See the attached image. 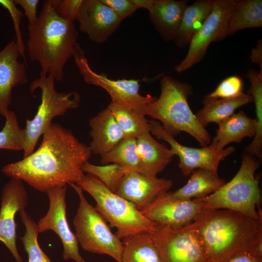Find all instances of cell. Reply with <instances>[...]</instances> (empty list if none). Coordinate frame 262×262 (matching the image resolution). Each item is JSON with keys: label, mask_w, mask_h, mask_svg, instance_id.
<instances>
[{"label": "cell", "mask_w": 262, "mask_h": 262, "mask_svg": "<svg viewBox=\"0 0 262 262\" xmlns=\"http://www.w3.org/2000/svg\"><path fill=\"white\" fill-rule=\"evenodd\" d=\"M204 211L203 202L199 198L177 199L167 191L159 195L141 211L158 225L180 227L194 222Z\"/></svg>", "instance_id": "14"}, {"label": "cell", "mask_w": 262, "mask_h": 262, "mask_svg": "<svg viewBox=\"0 0 262 262\" xmlns=\"http://www.w3.org/2000/svg\"><path fill=\"white\" fill-rule=\"evenodd\" d=\"M83 0H55V10L63 18L74 22L77 19Z\"/></svg>", "instance_id": "35"}, {"label": "cell", "mask_w": 262, "mask_h": 262, "mask_svg": "<svg viewBox=\"0 0 262 262\" xmlns=\"http://www.w3.org/2000/svg\"><path fill=\"white\" fill-rule=\"evenodd\" d=\"M214 3L215 0H199L186 7L174 39L178 47L183 48L189 44L194 34L212 12Z\"/></svg>", "instance_id": "25"}, {"label": "cell", "mask_w": 262, "mask_h": 262, "mask_svg": "<svg viewBox=\"0 0 262 262\" xmlns=\"http://www.w3.org/2000/svg\"><path fill=\"white\" fill-rule=\"evenodd\" d=\"M259 166L257 158L244 154L241 166L234 177L214 193L199 198L204 209L229 210L256 220L262 219L261 190L255 177Z\"/></svg>", "instance_id": "5"}, {"label": "cell", "mask_w": 262, "mask_h": 262, "mask_svg": "<svg viewBox=\"0 0 262 262\" xmlns=\"http://www.w3.org/2000/svg\"><path fill=\"white\" fill-rule=\"evenodd\" d=\"M227 262H262V259L252 253H245L235 257Z\"/></svg>", "instance_id": "39"}, {"label": "cell", "mask_w": 262, "mask_h": 262, "mask_svg": "<svg viewBox=\"0 0 262 262\" xmlns=\"http://www.w3.org/2000/svg\"><path fill=\"white\" fill-rule=\"evenodd\" d=\"M55 3L44 1L35 23L28 26L27 50L31 60L39 64L40 74L61 81L65 66L79 44V33L74 22L57 14Z\"/></svg>", "instance_id": "3"}, {"label": "cell", "mask_w": 262, "mask_h": 262, "mask_svg": "<svg viewBox=\"0 0 262 262\" xmlns=\"http://www.w3.org/2000/svg\"><path fill=\"white\" fill-rule=\"evenodd\" d=\"M109 6L122 21L130 16L138 8L131 0H101Z\"/></svg>", "instance_id": "36"}, {"label": "cell", "mask_w": 262, "mask_h": 262, "mask_svg": "<svg viewBox=\"0 0 262 262\" xmlns=\"http://www.w3.org/2000/svg\"><path fill=\"white\" fill-rule=\"evenodd\" d=\"M77 20L79 30L97 44L106 41L122 21L101 0H83Z\"/></svg>", "instance_id": "16"}, {"label": "cell", "mask_w": 262, "mask_h": 262, "mask_svg": "<svg viewBox=\"0 0 262 262\" xmlns=\"http://www.w3.org/2000/svg\"><path fill=\"white\" fill-rule=\"evenodd\" d=\"M172 184L171 180L131 170L124 175L115 194L141 211Z\"/></svg>", "instance_id": "17"}, {"label": "cell", "mask_w": 262, "mask_h": 262, "mask_svg": "<svg viewBox=\"0 0 262 262\" xmlns=\"http://www.w3.org/2000/svg\"><path fill=\"white\" fill-rule=\"evenodd\" d=\"M139 158V172L150 176H157L171 162L173 151L159 143L150 132H145L136 139Z\"/></svg>", "instance_id": "20"}, {"label": "cell", "mask_w": 262, "mask_h": 262, "mask_svg": "<svg viewBox=\"0 0 262 262\" xmlns=\"http://www.w3.org/2000/svg\"><path fill=\"white\" fill-rule=\"evenodd\" d=\"M121 262H162L150 232L123 239Z\"/></svg>", "instance_id": "27"}, {"label": "cell", "mask_w": 262, "mask_h": 262, "mask_svg": "<svg viewBox=\"0 0 262 262\" xmlns=\"http://www.w3.org/2000/svg\"><path fill=\"white\" fill-rule=\"evenodd\" d=\"M4 117L5 124L0 131V148L23 150L24 130L20 128L17 117L14 112L9 110Z\"/></svg>", "instance_id": "32"}, {"label": "cell", "mask_w": 262, "mask_h": 262, "mask_svg": "<svg viewBox=\"0 0 262 262\" xmlns=\"http://www.w3.org/2000/svg\"><path fill=\"white\" fill-rule=\"evenodd\" d=\"M209 262L245 253L262 259V218L227 209L206 210L194 222Z\"/></svg>", "instance_id": "2"}, {"label": "cell", "mask_w": 262, "mask_h": 262, "mask_svg": "<svg viewBox=\"0 0 262 262\" xmlns=\"http://www.w3.org/2000/svg\"><path fill=\"white\" fill-rule=\"evenodd\" d=\"M92 154H106L124 138L113 114L106 108L89 120Z\"/></svg>", "instance_id": "19"}, {"label": "cell", "mask_w": 262, "mask_h": 262, "mask_svg": "<svg viewBox=\"0 0 262 262\" xmlns=\"http://www.w3.org/2000/svg\"><path fill=\"white\" fill-rule=\"evenodd\" d=\"M19 213L25 227L24 234L20 239L28 254V262H52L39 245L37 224L25 210Z\"/></svg>", "instance_id": "30"}, {"label": "cell", "mask_w": 262, "mask_h": 262, "mask_svg": "<svg viewBox=\"0 0 262 262\" xmlns=\"http://www.w3.org/2000/svg\"><path fill=\"white\" fill-rule=\"evenodd\" d=\"M92 153L69 130L52 123L43 134L35 151L21 160L9 163L1 172L11 179L24 181L36 190L75 183L84 175L82 165Z\"/></svg>", "instance_id": "1"}, {"label": "cell", "mask_w": 262, "mask_h": 262, "mask_svg": "<svg viewBox=\"0 0 262 262\" xmlns=\"http://www.w3.org/2000/svg\"><path fill=\"white\" fill-rule=\"evenodd\" d=\"M262 26V0H234L227 23L226 36L243 29Z\"/></svg>", "instance_id": "26"}, {"label": "cell", "mask_w": 262, "mask_h": 262, "mask_svg": "<svg viewBox=\"0 0 262 262\" xmlns=\"http://www.w3.org/2000/svg\"><path fill=\"white\" fill-rule=\"evenodd\" d=\"M107 109L113 114L124 138L136 139L150 132L151 126L145 115L127 106L111 102Z\"/></svg>", "instance_id": "28"}, {"label": "cell", "mask_w": 262, "mask_h": 262, "mask_svg": "<svg viewBox=\"0 0 262 262\" xmlns=\"http://www.w3.org/2000/svg\"><path fill=\"white\" fill-rule=\"evenodd\" d=\"M69 184L80 199L73 221L78 244L86 251L106 254L121 262L123 242L112 232L104 218L89 203L82 189L75 183Z\"/></svg>", "instance_id": "8"}, {"label": "cell", "mask_w": 262, "mask_h": 262, "mask_svg": "<svg viewBox=\"0 0 262 262\" xmlns=\"http://www.w3.org/2000/svg\"><path fill=\"white\" fill-rule=\"evenodd\" d=\"M101 165L116 164L139 172L140 161L136 140L125 138L109 152L101 156Z\"/></svg>", "instance_id": "29"}, {"label": "cell", "mask_w": 262, "mask_h": 262, "mask_svg": "<svg viewBox=\"0 0 262 262\" xmlns=\"http://www.w3.org/2000/svg\"><path fill=\"white\" fill-rule=\"evenodd\" d=\"M150 233L162 262H209L194 222L180 227L157 224Z\"/></svg>", "instance_id": "9"}, {"label": "cell", "mask_w": 262, "mask_h": 262, "mask_svg": "<svg viewBox=\"0 0 262 262\" xmlns=\"http://www.w3.org/2000/svg\"><path fill=\"white\" fill-rule=\"evenodd\" d=\"M233 3L234 0H215L212 12L191 39L185 57L175 68L178 73L184 72L200 62L212 42L226 37L227 23Z\"/></svg>", "instance_id": "12"}, {"label": "cell", "mask_w": 262, "mask_h": 262, "mask_svg": "<svg viewBox=\"0 0 262 262\" xmlns=\"http://www.w3.org/2000/svg\"><path fill=\"white\" fill-rule=\"evenodd\" d=\"M73 57L84 82L104 89L110 96L111 102L128 106L145 115L147 105L156 99L151 96H143L140 94L138 80H112L104 74H98L93 70L80 44Z\"/></svg>", "instance_id": "10"}, {"label": "cell", "mask_w": 262, "mask_h": 262, "mask_svg": "<svg viewBox=\"0 0 262 262\" xmlns=\"http://www.w3.org/2000/svg\"><path fill=\"white\" fill-rule=\"evenodd\" d=\"M187 3L186 0H154L148 11L149 18L164 40H174Z\"/></svg>", "instance_id": "21"}, {"label": "cell", "mask_w": 262, "mask_h": 262, "mask_svg": "<svg viewBox=\"0 0 262 262\" xmlns=\"http://www.w3.org/2000/svg\"><path fill=\"white\" fill-rule=\"evenodd\" d=\"M243 82L237 76L229 77L217 86L216 88L206 96L213 98H228L236 97L242 93Z\"/></svg>", "instance_id": "33"}, {"label": "cell", "mask_w": 262, "mask_h": 262, "mask_svg": "<svg viewBox=\"0 0 262 262\" xmlns=\"http://www.w3.org/2000/svg\"><path fill=\"white\" fill-rule=\"evenodd\" d=\"M190 176L184 186L174 192H169L172 197L180 200L204 198L215 192L226 183L217 174L206 169H195Z\"/></svg>", "instance_id": "23"}, {"label": "cell", "mask_w": 262, "mask_h": 262, "mask_svg": "<svg viewBox=\"0 0 262 262\" xmlns=\"http://www.w3.org/2000/svg\"><path fill=\"white\" fill-rule=\"evenodd\" d=\"M20 56L16 39L0 51V115L3 117L9 110L13 88L28 81L26 64L19 61Z\"/></svg>", "instance_id": "18"}, {"label": "cell", "mask_w": 262, "mask_h": 262, "mask_svg": "<svg viewBox=\"0 0 262 262\" xmlns=\"http://www.w3.org/2000/svg\"><path fill=\"white\" fill-rule=\"evenodd\" d=\"M54 79L49 75L40 74L30 84V91L37 89L41 91V103L37 113L32 120H26L24 130L23 158L33 151L40 136L52 123V119L64 115L68 110L77 108L81 96L76 92H58L55 88Z\"/></svg>", "instance_id": "7"}, {"label": "cell", "mask_w": 262, "mask_h": 262, "mask_svg": "<svg viewBox=\"0 0 262 262\" xmlns=\"http://www.w3.org/2000/svg\"><path fill=\"white\" fill-rule=\"evenodd\" d=\"M66 186L55 187L45 192L49 199V207L46 214L38 221L39 233L47 230L54 231L60 239L63 246L64 260L85 262L80 254L75 234L70 229L66 216Z\"/></svg>", "instance_id": "13"}, {"label": "cell", "mask_w": 262, "mask_h": 262, "mask_svg": "<svg viewBox=\"0 0 262 262\" xmlns=\"http://www.w3.org/2000/svg\"><path fill=\"white\" fill-rule=\"evenodd\" d=\"M0 4L9 13L13 20L16 35V42L20 56L25 59V45L20 29V23L24 13L19 10L13 0H0Z\"/></svg>", "instance_id": "34"}, {"label": "cell", "mask_w": 262, "mask_h": 262, "mask_svg": "<svg viewBox=\"0 0 262 262\" xmlns=\"http://www.w3.org/2000/svg\"><path fill=\"white\" fill-rule=\"evenodd\" d=\"M161 89L159 98L147 105L145 115L159 120L164 130L174 137L184 131L202 147L209 146L211 136L188 104V97L193 93L191 85L164 76L161 80Z\"/></svg>", "instance_id": "4"}, {"label": "cell", "mask_w": 262, "mask_h": 262, "mask_svg": "<svg viewBox=\"0 0 262 262\" xmlns=\"http://www.w3.org/2000/svg\"><path fill=\"white\" fill-rule=\"evenodd\" d=\"M262 40L258 41L255 48L252 49L250 59L254 63L259 65L261 68L260 73H262Z\"/></svg>", "instance_id": "38"}, {"label": "cell", "mask_w": 262, "mask_h": 262, "mask_svg": "<svg viewBox=\"0 0 262 262\" xmlns=\"http://www.w3.org/2000/svg\"><path fill=\"white\" fill-rule=\"evenodd\" d=\"M149 122L151 126V134L169 144L175 155L179 157V167L184 176H190L196 169H206L218 174L220 161L235 150L233 147L218 150L210 144L202 148L185 146L167 132L159 122L151 120H149Z\"/></svg>", "instance_id": "11"}, {"label": "cell", "mask_w": 262, "mask_h": 262, "mask_svg": "<svg viewBox=\"0 0 262 262\" xmlns=\"http://www.w3.org/2000/svg\"></svg>", "instance_id": "41"}, {"label": "cell", "mask_w": 262, "mask_h": 262, "mask_svg": "<svg viewBox=\"0 0 262 262\" xmlns=\"http://www.w3.org/2000/svg\"><path fill=\"white\" fill-rule=\"evenodd\" d=\"M15 5L21 6L28 20V25H34L38 18L37 9L39 0H14Z\"/></svg>", "instance_id": "37"}, {"label": "cell", "mask_w": 262, "mask_h": 262, "mask_svg": "<svg viewBox=\"0 0 262 262\" xmlns=\"http://www.w3.org/2000/svg\"><path fill=\"white\" fill-rule=\"evenodd\" d=\"M138 9L144 8L149 11L154 0H131Z\"/></svg>", "instance_id": "40"}, {"label": "cell", "mask_w": 262, "mask_h": 262, "mask_svg": "<svg viewBox=\"0 0 262 262\" xmlns=\"http://www.w3.org/2000/svg\"><path fill=\"white\" fill-rule=\"evenodd\" d=\"M95 199L96 210L117 229L120 239L144 232H151L157 224L147 218L132 204L108 189L98 179L87 174L77 182Z\"/></svg>", "instance_id": "6"}, {"label": "cell", "mask_w": 262, "mask_h": 262, "mask_svg": "<svg viewBox=\"0 0 262 262\" xmlns=\"http://www.w3.org/2000/svg\"><path fill=\"white\" fill-rule=\"evenodd\" d=\"M218 125L216 135L210 143L218 150L225 149L231 143H240L245 137H254L257 130L256 119L248 117L244 111L233 114Z\"/></svg>", "instance_id": "22"}, {"label": "cell", "mask_w": 262, "mask_h": 262, "mask_svg": "<svg viewBox=\"0 0 262 262\" xmlns=\"http://www.w3.org/2000/svg\"><path fill=\"white\" fill-rule=\"evenodd\" d=\"M83 172L96 177L105 186L115 193L124 175L130 170L116 164L97 165L86 162L82 166Z\"/></svg>", "instance_id": "31"}, {"label": "cell", "mask_w": 262, "mask_h": 262, "mask_svg": "<svg viewBox=\"0 0 262 262\" xmlns=\"http://www.w3.org/2000/svg\"><path fill=\"white\" fill-rule=\"evenodd\" d=\"M28 205V194L23 181L11 179L4 186L1 196L0 242L8 249L16 262H24L16 246L15 215Z\"/></svg>", "instance_id": "15"}, {"label": "cell", "mask_w": 262, "mask_h": 262, "mask_svg": "<svg viewBox=\"0 0 262 262\" xmlns=\"http://www.w3.org/2000/svg\"><path fill=\"white\" fill-rule=\"evenodd\" d=\"M251 101H253L252 96L243 92L228 98H213L206 96L203 100V108L195 115L205 128L211 123L218 124L234 114L237 109Z\"/></svg>", "instance_id": "24"}]
</instances>
